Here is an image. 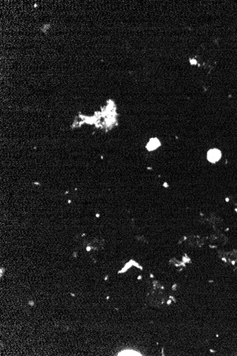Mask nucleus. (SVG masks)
<instances>
[{"instance_id": "nucleus-2", "label": "nucleus", "mask_w": 237, "mask_h": 356, "mask_svg": "<svg viewBox=\"0 0 237 356\" xmlns=\"http://www.w3.org/2000/svg\"><path fill=\"white\" fill-rule=\"evenodd\" d=\"M160 144H161L160 141H159V140H158V139H156V138L150 139L149 142L148 143V144H147L146 148L148 149V150L153 151V150H155V149H157L158 147L160 146Z\"/></svg>"}, {"instance_id": "nucleus-1", "label": "nucleus", "mask_w": 237, "mask_h": 356, "mask_svg": "<svg viewBox=\"0 0 237 356\" xmlns=\"http://www.w3.org/2000/svg\"><path fill=\"white\" fill-rule=\"evenodd\" d=\"M221 158V152L218 149H211L207 153V159L210 162L214 163L218 162Z\"/></svg>"}]
</instances>
